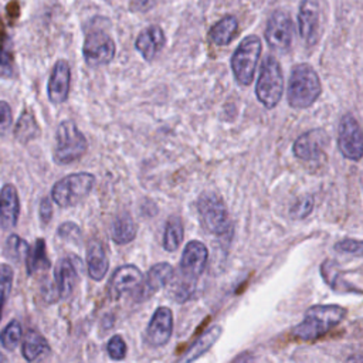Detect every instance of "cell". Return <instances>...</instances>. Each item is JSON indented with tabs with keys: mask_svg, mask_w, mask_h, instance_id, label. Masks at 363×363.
Returning a JSON list of instances; mask_svg holds the SVG:
<instances>
[{
	"mask_svg": "<svg viewBox=\"0 0 363 363\" xmlns=\"http://www.w3.org/2000/svg\"><path fill=\"white\" fill-rule=\"evenodd\" d=\"M208 258L207 247L197 240L189 241L180 258V277L174 286V299L186 302L196 289V282L206 268Z\"/></svg>",
	"mask_w": 363,
	"mask_h": 363,
	"instance_id": "cell-1",
	"label": "cell"
},
{
	"mask_svg": "<svg viewBox=\"0 0 363 363\" xmlns=\"http://www.w3.org/2000/svg\"><path fill=\"white\" fill-rule=\"evenodd\" d=\"M313 208V199L312 196H303L299 200H296L294 203V206L291 207V216L294 218H305L306 216L311 214Z\"/></svg>",
	"mask_w": 363,
	"mask_h": 363,
	"instance_id": "cell-33",
	"label": "cell"
},
{
	"mask_svg": "<svg viewBox=\"0 0 363 363\" xmlns=\"http://www.w3.org/2000/svg\"><path fill=\"white\" fill-rule=\"evenodd\" d=\"M142 279V272L138 267L132 264L122 265L113 272L111 278L109 292L113 298H121L123 294L135 291L140 285Z\"/></svg>",
	"mask_w": 363,
	"mask_h": 363,
	"instance_id": "cell-18",
	"label": "cell"
},
{
	"mask_svg": "<svg viewBox=\"0 0 363 363\" xmlns=\"http://www.w3.org/2000/svg\"><path fill=\"white\" fill-rule=\"evenodd\" d=\"M11 64H13L11 47H10L7 35H4V38L0 41V67L10 68Z\"/></svg>",
	"mask_w": 363,
	"mask_h": 363,
	"instance_id": "cell-36",
	"label": "cell"
},
{
	"mask_svg": "<svg viewBox=\"0 0 363 363\" xmlns=\"http://www.w3.org/2000/svg\"><path fill=\"white\" fill-rule=\"evenodd\" d=\"M51 216H52L51 200L48 197H44L40 203V218L44 224H47L51 220Z\"/></svg>",
	"mask_w": 363,
	"mask_h": 363,
	"instance_id": "cell-37",
	"label": "cell"
},
{
	"mask_svg": "<svg viewBox=\"0 0 363 363\" xmlns=\"http://www.w3.org/2000/svg\"><path fill=\"white\" fill-rule=\"evenodd\" d=\"M326 135L320 129H312L306 133H302L294 142V155L305 162L318 163L325 159Z\"/></svg>",
	"mask_w": 363,
	"mask_h": 363,
	"instance_id": "cell-13",
	"label": "cell"
},
{
	"mask_svg": "<svg viewBox=\"0 0 363 363\" xmlns=\"http://www.w3.org/2000/svg\"><path fill=\"white\" fill-rule=\"evenodd\" d=\"M197 211L201 225L214 235L230 231L231 223L223 199L216 193H203L197 200Z\"/></svg>",
	"mask_w": 363,
	"mask_h": 363,
	"instance_id": "cell-7",
	"label": "cell"
},
{
	"mask_svg": "<svg viewBox=\"0 0 363 363\" xmlns=\"http://www.w3.org/2000/svg\"><path fill=\"white\" fill-rule=\"evenodd\" d=\"M138 231V225L130 216H119L112 224L111 234L115 242L128 244L130 242Z\"/></svg>",
	"mask_w": 363,
	"mask_h": 363,
	"instance_id": "cell-28",
	"label": "cell"
},
{
	"mask_svg": "<svg viewBox=\"0 0 363 363\" xmlns=\"http://www.w3.org/2000/svg\"><path fill=\"white\" fill-rule=\"evenodd\" d=\"M106 350L112 360H122L126 356V343L122 336L115 335L108 340Z\"/></svg>",
	"mask_w": 363,
	"mask_h": 363,
	"instance_id": "cell-32",
	"label": "cell"
},
{
	"mask_svg": "<svg viewBox=\"0 0 363 363\" xmlns=\"http://www.w3.org/2000/svg\"><path fill=\"white\" fill-rule=\"evenodd\" d=\"M335 248L340 252L350 254L353 257H363V241H360V240L346 238V240L337 241L335 244Z\"/></svg>",
	"mask_w": 363,
	"mask_h": 363,
	"instance_id": "cell-34",
	"label": "cell"
},
{
	"mask_svg": "<svg viewBox=\"0 0 363 363\" xmlns=\"http://www.w3.org/2000/svg\"><path fill=\"white\" fill-rule=\"evenodd\" d=\"M82 269L84 264L79 257L68 255L61 258L54 267V285L50 289V294H52L51 301L69 296L79 281Z\"/></svg>",
	"mask_w": 363,
	"mask_h": 363,
	"instance_id": "cell-9",
	"label": "cell"
},
{
	"mask_svg": "<svg viewBox=\"0 0 363 363\" xmlns=\"http://www.w3.org/2000/svg\"><path fill=\"white\" fill-rule=\"evenodd\" d=\"M136 50L146 61H152L164 47V33L159 26H149L136 38Z\"/></svg>",
	"mask_w": 363,
	"mask_h": 363,
	"instance_id": "cell-20",
	"label": "cell"
},
{
	"mask_svg": "<svg viewBox=\"0 0 363 363\" xmlns=\"http://www.w3.org/2000/svg\"><path fill=\"white\" fill-rule=\"evenodd\" d=\"M13 268L9 264H0V320H1V312L3 306L10 295L11 286H13Z\"/></svg>",
	"mask_w": 363,
	"mask_h": 363,
	"instance_id": "cell-31",
	"label": "cell"
},
{
	"mask_svg": "<svg viewBox=\"0 0 363 363\" xmlns=\"http://www.w3.org/2000/svg\"><path fill=\"white\" fill-rule=\"evenodd\" d=\"M71 84V68L65 60H58L52 67L48 79V99L52 104H62L68 98Z\"/></svg>",
	"mask_w": 363,
	"mask_h": 363,
	"instance_id": "cell-17",
	"label": "cell"
},
{
	"mask_svg": "<svg viewBox=\"0 0 363 363\" xmlns=\"http://www.w3.org/2000/svg\"><path fill=\"white\" fill-rule=\"evenodd\" d=\"M173 267L167 262H159L149 268L145 279L133 291L136 301H145L156 294L159 289L164 288L173 278Z\"/></svg>",
	"mask_w": 363,
	"mask_h": 363,
	"instance_id": "cell-14",
	"label": "cell"
},
{
	"mask_svg": "<svg viewBox=\"0 0 363 363\" xmlns=\"http://www.w3.org/2000/svg\"><path fill=\"white\" fill-rule=\"evenodd\" d=\"M74 233H81L78 225L74 223H64L58 228V235L62 238H71L74 235Z\"/></svg>",
	"mask_w": 363,
	"mask_h": 363,
	"instance_id": "cell-38",
	"label": "cell"
},
{
	"mask_svg": "<svg viewBox=\"0 0 363 363\" xmlns=\"http://www.w3.org/2000/svg\"><path fill=\"white\" fill-rule=\"evenodd\" d=\"M21 350L26 360L35 362L48 356L51 352V347L41 333H38L34 329H28L27 333L24 335Z\"/></svg>",
	"mask_w": 363,
	"mask_h": 363,
	"instance_id": "cell-22",
	"label": "cell"
},
{
	"mask_svg": "<svg viewBox=\"0 0 363 363\" xmlns=\"http://www.w3.org/2000/svg\"><path fill=\"white\" fill-rule=\"evenodd\" d=\"M115 43L111 38V35L105 31L94 30L86 34L82 47V54L88 65L98 67L111 62L115 57Z\"/></svg>",
	"mask_w": 363,
	"mask_h": 363,
	"instance_id": "cell-11",
	"label": "cell"
},
{
	"mask_svg": "<svg viewBox=\"0 0 363 363\" xmlns=\"http://www.w3.org/2000/svg\"><path fill=\"white\" fill-rule=\"evenodd\" d=\"M320 91V79L309 64H298L292 68L286 91V99L292 108H309L319 98Z\"/></svg>",
	"mask_w": 363,
	"mask_h": 363,
	"instance_id": "cell-3",
	"label": "cell"
},
{
	"mask_svg": "<svg viewBox=\"0 0 363 363\" xmlns=\"http://www.w3.org/2000/svg\"><path fill=\"white\" fill-rule=\"evenodd\" d=\"M108 268L109 262L104 245L96 240L91 241L86 250V269L89 277L95 281H101L106 275Z\"/></svg>",
	"mask_w": 363,
	"mask_h": 363,
	"instance_id": "cell-21",
	"label": "cell"
},
{
	"mask_svg": "<svg viewBox=\"0 0 363 363\" xmlns=\"http://www.w3.org/2000/svg\"><path fill=\"white\" fill-rule=\"evenodd\" d=\"M20 200L17 189L7 183L0 190V221L4 228H13L18 221Z\"/></svg>",
	"mask_w": 363,
	"mask_h": 363,
	"instance_id": "cell-19",
	"label": "cell"
},
{
	"mask_svg": "<svg viewBox=\"0 0 363 363\" xmlns=\"http://www.w3.org/2000/svg\"><path fill=\"white\" fill-rule=\"evenodd\" d=\"M40 133V126L31 113V111L24 109L14 126V136L21 143H28L30 140L35 139Z\"/></svg>",
	"mask_w": 363,
	"mask_h": 363,
	"instance_id": "cell-26",
	"label": "cell"
},
{
	"mask_svg": "<svg viewBox=\"0 0 363 363\" xmlns=\"http://www.w3.org/2000/svg\"><path fill=\"white\" fill-rule=\"evenodd\" d=\"M183 223L179 216H170L164 224V233H163V248L166 251H174L179 248V245L183 241Z\"/></svg>",
	"mask_w": 363,
	"mask_h": 363,
	"instance_id": "cell-27",
	"label": "cell"
},
{
	"mask_svg": "<svg viewBox=\"0 0 363 363\" xmlns=\"http://www.w3.org/2000/svg\"><path fill=\"white\" fill-rule=\"evenodd\" d=\"M298 28L302 40L308 45H313L318 40L319 28V1L303 0L298 13Z\"/></svg>",
	"mask_w": 363,
	"mask_h": 363,
	"instance_id": "cell-16",
	"label": "cell"
},
{
	"mask_svg": "<svg viewBox=\"0 0 363 363\" xmlns=\"http://www.w3.org/2000/svg\"><path fill=\"white\" fill-rule=\"evenodd\" d=\"M30 245L18 235L11 234L6 241V255L14 261L26 259Z\"/></svg>",
	"mask_w": 363,
	"mask_h": 363,
	"instance_id": "cell-30",
	"label": "cell"
},
{
	"mask_svg": "<svg viewBox=\"0 0 363 363\" xmlns=\"http://www.w3.org/2000/svg\"><path fill=\"white\" fill-rule=\"evenodd\" d=\"M238 30V21L234 16H225L218 20L208 31V38L216 45H227L235 37Z\"/></svg>",
	"mask_w": 363,
	"mask_h": 363,
	"instance_id": "cell-25",
	"label": "cell"
},
{
	"mask_svg": "<svg viewBox=\"0 0 363 363\" xmlns=\"http://www.w3.org/2000/svg\"><path fill=\"white\" fill-rule=\"evenodd\" d=\"M346 312L340 305H313L306 309L302 322L292 329V336L303 342L319 339L339 325Z\"/></svg>",
	"mask_w": 363,
	"mask_h": 363,
	"instance_id": "cell-2",
	"label": "cell"
},
{
	"mask_svg": "<svg viewBox=\"0 0 363 363\" xmlns=\"http://www.w3.org/2000/svg\"><path fill=\"white\" fill-rule=\"evenodd\" d=\"M258 101L267 108L272 109L278 105L284 94V75L279 62L272 55L264 58L259 75L255 85Z\"/></svg>",
	"mask_w": 363,
	"mask_h": 363,
	"instance_id": "cell-5",
	"label": "cell"
},
{
	"mask_svg": "<svg viewBox=\"0 0 363 363\" xmlns=\"http://www.w3.org/2000/svg\"><path fill=\"white\" fill-rule=\"evenodd\" d=\"M261 50V40L257 35H247L235 48L231 57V69L241 85L252 82Z\"/></svg>",
	"mask_w": 363,
	"mask_h": 363,
	"instance_id": "cell-8",
	"label": "cell"
},
{
	"mask_svg": "<svg viewBox=\"0 0 363 363\" xmlns=\"http://www.w3.org/2000/svg\"><path fill=\"white\" fill-rule=\"evenodd\" d=\"M95 176L91 173L79 172L71 173L60 179L51 190V199L60 207H71L81 203L92 190Z\"/></svg>",
	"mask_w": 363,
	"mask_h": 363,
	"instance_id": "cell-6",
	"label": "cell"
},
{
	"mask_svg": "<svg viewBox=\"0 0 363 363\" xmlns=\"http://www.w3.org/2000/svg\"><path fill=\"white\" fill-rule=\"evenodd\" d=\"M265 40L268 45L279 52L288 51L292 43V20L286 11L272 13L267 23Z\"/></svg>",
	"mask_w": 363,
	"mask_h": 363,
	"instance_id": "cell-12",
	"label": "cell"
},
{
	"mask_svg": "<svg viewBox=\"0 0 363 363\" xmlns=\"http://www.w3.org/2000/svg\"><path fill=\"white\" fill-rule=\"evenodd\" d=\"M337 146L349 160L359 162L363 157V130L352 113L343 115L339 122Z\"/></svg>",
	"mask_w": 363,
	"mask_h": 363,
	"instance_id": "cell-10",
	"label": "cell"
},
{
	"mask_svg": "<svg viewBox=\"0 0 363 363\" xmlns=\"http://www.w3.org/2000/svg\"><path fill=\"white\" fill-rule=\"evenodd\" d=\"M88 142L72 121H62L55 133L54 160L58 164H69L84 156Z\"/></svg>",
	"mask_w": 363,
	"mask_h": 363,
	"instance_id": "cell-4",
	"label": "cell"
},
{
	"mask_svg": "<svg viewBox=\"0 0 363 363\" xmlns=\"http://www.w3.org/2000/svg\"><path fill=\"white\" fill-rule=\"evenodd\" d=\"M221 333H223V329L218 325L208 328L197 337V340L186 350V353L179 360L180 362H193V360L199 359L217 342V339L221 336Z\"/></svg>",
	"mask_w": 363,
	"mask_h": 363,
	"instance_id": "cell-23",
	"label": "cell"
},
{
	"mask_svg": "<svg viewBox=\"0 0 363 363\" xmlns=\"http://www.w3.org/2000/svg\"><path fill=\"white\" fill-rule=\"evenodd\" d=\"M21 336H23V328L21 323L16 319H13L0 333V342L3 345V347H6L7 350H14L20 342H21Z\"/></svg>",
	"mask_w": 363,
	"mask_h": 363,
	"instance_id": "cell-29",
	"label": "cell"
},
{
	"mask_svg": "<svg viewBox=\"0 0 363 363\" xmlns=\"http://www.w3.org/2000/svg\"><path fill=\"white\" fill-rule=\"evenodd\" d=\"M173 332V313L167 306H159L146 328V340L152 346H163Z\"/></svg>",
	"mask_w": 363,
	"mask_h": 363,
	"instance_id": "cell-15",
	"label": "cell"
},
{
	"mask_svg": "<svg viewBox=\"0 0 363 363\" xmlns=\"http://www.w3.org/2000/svg\"><path fill=\"white\" fill-rule=\"evenodd\" d=\"M51 267V262L47 257L45 241L43 238H37L33 245H30L26 255V268L28 275H34L35 272L45 271Z\"/></svg>",
	"mask_w": 363,
	"mask_h": 363,
	"instance_id": "cell-24",
	"label": "cell"
},
{
	"mask_svg": "<svg viewBox=\"0 0 363 363\" xmlns=\"http://www.w3.org/2000/svg\"><path fill=\"white\" fill-rule=\"evenodd\" d=\"M13 123L11 108L6 101H0V136H4Z\"/></svg>",
	"mask_w": 363,
	"mask_h": 363,
	"instance_id": "cell-35",
	"label": "cell"
}]
</instances>
